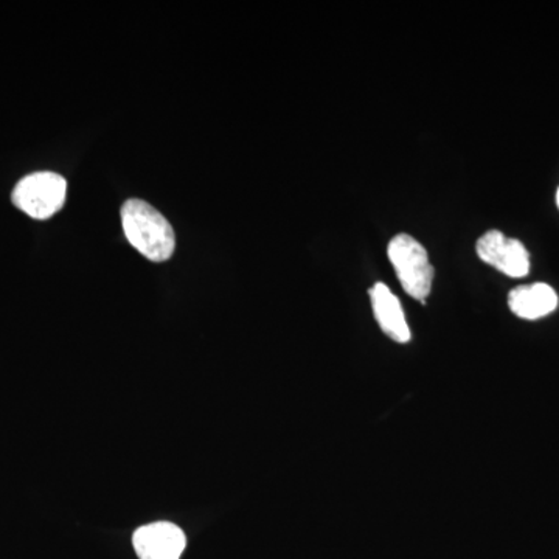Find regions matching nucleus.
<instances>
[{"label": "nucleus", "mask_w": 559, "mask_h": 559, "mask_svg": "<svg viewBox=\"0 0 559 559\" xmlns=\"http://www.w3.org/2000/svg\"><path fill=\"white\" fill-rule=\"evenodd\" d=\"M477 255L489 264L513 278H522L530 271V255L520 240L507 238L500 230H489L481 235L476 245Z\"/></svg>", "instance_id": "obj_4"}, {"label": "nucleus", "mask_w": 559, "mask_h": 559, "mask_svg": "<svg viewBox=\"0 0 559 559\" xmlns=\"http://www.w3.org/2000/svg\"><path fill=\"white\" fill-rule=\"evenodd\" d=\"M509 307L518 318L536 320L546 318L550 312L557 310L558 296L555 289L546 283L518 286L510 293Z\"/></svg>", "instance_id": "obj_7"}, {"label": "nucleus", "mask_w": 559, "mask_h": 559, "mask_svg": "<svg viewBox=\"0 0 559 559\" xmlns=\"http://www.w3.org/2000/svg\"><path fill=\"white\" fill-rule=\"evenodd\" d=\"M557 204H558V209H559V189L557 191Z\"/></svg>", "instance_id": "obj_8"}, {"label": "nucleus", "mask_w": 559, "mask_h": 559, "mask_svg": "<svg viewBox=\"0 0 559 559\" xmlns=\"http://www.w3.org/2000/svg\"><path fill=\"white\" fill-rule=\"evenodd\" d=\"M371 308L374 318L380 323L382 333L388 334L390 340L406 344L411 341L412 333L407 325L406 314L401 307L399 297L390 290L384 283H377L370 289Z\"/></svg>", "instance_id": "obj_6"}, {"label": "nucleus", "mask_w": 559, "mask_h": 559, "mask_svg": "<svg viewBox=\"0 0 559 559\" xmlns=\"http://www.w3.org/2000/svg\"><path fill=\"white\" fill-rule=\"evenodd\" d=\"M388 253L403 289L415 300L428 299L432 288L433 266L425 246L411 235L400 234L390 240Z\"/></svg>", "instance_id": "obj_2"}, {"label": "nucleus", "mask_w": 559, "mask_h": 559, "mask_svg": "<svg viewBox=\"0 0 559 559\" xmlns=\"http://www.w3.org/2000/svg\"><path fill=\"white\" fill-rule=\"evenodd\" d=\"M121 226L128 241L146 259L162 263L170 260L175 253L176 237L171 224L148 202H124L121 207Z\"/></svg>", "instance_id": "obj_1"}, {"label": "nucleus", "mask_w": 559, "mask_h": 559, "mask_svg": "<svg viewBox=\"0 0 559 559\" xmlns=\"http://www.w3.org/2000/svg\"><path fill=\"white\" fill-rule=\"evenodd\" d=\"M132 546L140 559H180L187 538L182 528L173 522H153L135 530Z\"/></svg>", "instance_id": "obj_5"}, {"label": "nucleus", "mask_w": 559, "mask_h": 559, "mask_svg": "<svg viewBox=\"0 0 559 559\" xmlns=\"http://www.w3.org/2000/svg\"><path fill=\"white\" fill-rule=\"evenodd\" d=\"M68 182L57 173L40 171L21 179L13 191L17 209L35 219H47L60 212L66 201Z\"/></svg>", "instance_id": "obj_3"}]
</instances>
